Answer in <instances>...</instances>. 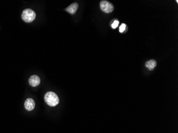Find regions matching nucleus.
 I'll return each instance as SVG.
<instances>
[{
	"label": "nucleus",
	"mask_w": 178,
	"mask_h": 133,
	"mask_svg": "<svg viewBox=\"0 0 178 133\" xmlns=\"http://www.w3.org/2000/svg\"><path fill=\"white\" fill-rule=\"evenodd\" d=\"M45 102L49 106H57L59 102V99L57 94L52 92H48L45 94L44 96Z\"/></svg>",
	"instance_id": "obj_1"
},
{
	"label": "nucleus",
	"mask_w": 178,
	"mask_h": 133,
	"mask_svg": "<svg viewBox=\"0 0 178 133\" xmlns=\"http://www.w3.org/2000/svg\"><path fill=\"white\" fill-rule=\"evenodd\" d=\"M100 8L101 10L104 13H111L114 10V6L111 3L107 1H102L100 2Z\"/></svg>",
	"instance_id": "obj_3"
},
{
	"label": "nucleus",
	"mask_w": 178,
	"mask_h": 133,
	"mask_svg": "<svg viewBox=\"0 0 178 133\" xmlns=\"http://www.w3.org/2000/svg\"><path fill=\"white\" fill-rule=\"evenodd\" d=\"M125 28H126V25H125V24H122L121 26L119 27V32H123L124 31H125Z\"/></svg>",
	"instance_id": "obj_8"
},
{
	"label": "nucleus",
	"mask_w": 178,
	"mask_h": 133,
	"mask_svg": "<svg viewBox=\"0 0 178 133\" xmlns=\"http://www.w3.org/2000/svg\"><path fill=\"white\" fill-rule=\"evenodd\" d=\"M157 65V62L155 60H151L149 61H148L146 62V67L149 70H153Z\"/></svg>",
	"instance_id": "obj_7"
},
{
	"label": "nucleus",
	"mask_w": 178,
	"mask_h": 133,
	"mask_svg": "<svg viewBox=\"0 0 178 133\" xmlns=\"http://www.w3.org/2000/svg\"><path fill=\"white\" fill-rule=\"evenodd\" d=\"M78 7H79L78 4L77 3H73L72 4L68 6L67 8H66L65 10L69 13L74 15L76 12Z\"/></svg>",
	"instance_id": "obj_6"
},
{
	"label": "nucleus",
	"mask_w": 178,
	"mask_h": 133,
	"mask_svg": "<svg viewBox=\"0 0 178 133\" xmlns=\"http://www.w3.org/2000/svg\"><path fill=\"white\" fill-rule=\"evenodd\" d=\"M29 84L30 86L36 87L40 84V78L37 75H32L29 78Z\"/></svg>",
	"instance_id": "obj_4"
},
{
	"label": "nucleus",
	"mask_w": 178,
	"mask_h": 133,
	"mask_svg": "<svg viewBox=\"0 0 178 133\" xmlns=\"http://www.w3.org/2000/svg\"><path fill=\"white\" fill-rule=\"evenodd\" d=\"M25 108L27 111H32L34 109L35 104V102L32 99L28 98L25 102Z\"/></svg>",
	"instance_id": "obj_5"
},
{
	"label": "nucleus",
	"mask_w": 178,
	"mask_h": 133,
	"mask_svg": "<svg viewBox=\"0 0 178 133\" xmlns=\"http://www.w3.org/2000/svg\"><path fill=\"white\" fill-rule=\"evenodd\" d=\"M119 21H117V20H115V21H114V22L112 24V25H111V26H112V28H116L117 27V26H119Z\"/></svg>",
	"instance_id": "obj_9"
},
{
	"label": "nucleus",
	"mask_w": 178,
	"mask_h": 133,
	"mask_svg": "<svg viewBox=\"0 0 178 133\" xmlns=\"http://www.w3.org/2000/svg\"><path fill=\"white\" fill-rule=\"evenodd\" d=\"M36 17V13L32 9H27L23 11L22 15V20L26 22H32Z\"/></svg>",
	"instance_id": "obj_2"
}]
</instances>
